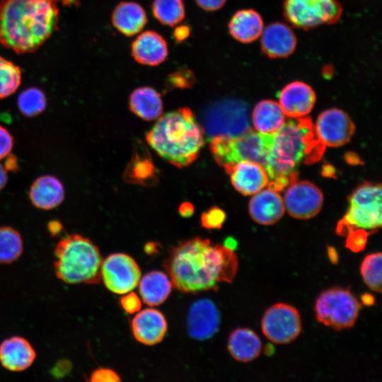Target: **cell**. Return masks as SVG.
I'll use <instances>...</instances> for the list:
<instances>
[{
  "instance_id": "6da1fadb",
  "label": "cell",
  "mask_w": 382,
  "mask_h": 382,
  "mask_svg": "<svg viewBox=\"0 0 382 382\" xmlns=\"http://www.w3.org/2000/svg\"><path fill=\"white\" fill-rule=\"evenodd\" d=\"M163 265L176 289L197 294L216 291L220 283L232 282L238 261L234 250L224 244L195 237L174 246Z\"/></svg>"
},
{
  "instance_id": "7a4b0ae2",
  "label": "cell",
  "mask_w": 382,
  "mask_h": 382,
  "mask_svg": "<svg viewBox=\"0 0 382 382\" xmlns=\"http://www.w3.org/2000/svg\"><path fill=\"white\" fill-rule=\"evenodd\" d=\"M58 23L57 0H0V43L18 54L37 50Z\"/></svg>"
},
{
  "instance_id": "3957f363",
  "label": "cell",
  "mask_w": 382,
  "mask_h": 382,
  "mask_svg": "<svg viewBox=\"0 0 382 382\" xmlns=\"http://www.w3.org/2000/svg\"><path fill=\"white\" fill-rule=\"evenodd\" d=\"M309 118H293L273 134L265 167L271 181L269 187L279 191L296 180V168L305 158L314 161L324 149Z\"/></svg>"
},
{
  "instance_id": "277c9868",
  "label": "cell",
  "mask_w": 382,
  "mask_h": 382,
  "mask_svg": "<svg viewBox=\"0 0 382 382\" xmlns=\"http://www.w3.org/2000/svg\"><path fill=\"white\" fill-rule=\"evenodd\" d=\"M146 138L161 157L178 168L194 162L204 143V129L188 108L163 115Z\"/></svg>"
},
{
  "instance_id": "5b68a950",
  "label": "cell",
  "mask_w": 382,
  "mask_h": 382,
  "mask_svg": "<svg viewBox=\"0 0 382 382\" xmlns=\"http://www.w3.org/2000/svg\"><path fill=\"white\" fill-rule=\"evenodd\" d=\"M54 272L67 284H98L103 262L100 250L90 239L74 233L62 238L54 248Z\"/></svg>"
},
{
  "instance_id": "8992f818",
  "label": "cell",
  "mask_w": 382,
  "mask_h": 382,
  "mask_svg": "<svg viewBox=\"0 0 382 382\" xmlns=\"http://www.w3.org/2000/svg\"><path fill=\"white\" fill-rule=\"evenodd\" d=\"M272 141L273 134L250 129L236 137H212L209 149L216 162L228 173L235 164L243 161L257 163L265 168Z\"/></svg>"
},
{
  "instance_id": "52a82bcc",
  "label": "cell",
  "mask_w": 382,
  "mask_h": 382,
  "mask_svg": "<svg viewBox=\"0 0 382 382\" xmlns=\"http://www.w3.org/2000/svg\"><path fill=\"white\" fill-rule=\"evenodd\" d=\"M349 207L338 222L336 232L346 237L353 232H363L368 236L381 226V187L380 184L365 183L359 186L349 197Z\"/></svg>"
},
{
  "instance_id": "ba28073f",
  "label": "cell",
  "mask_w": 382,
  "mask_h": 382,
  "mask_svg": "<svg viewBox=\"0 0 382 382\" xmlns=\"http://www.w3.org/2000/svg\"><path fill=\"white\" fill-rule=\"evenodd\" d=\"M361 305L348 289L332 288L322 292L315 305L318 322L340 330L355 324Z\"/></svg>"
},
{
  "instance_id": "9c48e42d",
  "label": "cell",
  "mask_w": 382,
  "mask_h": 382,
  "mask_svg": "<svg viewBox=\"0 0 382 382\" xmlns=\"http://www.w3.org/2000/svg\"><path fill=\"white\" fill-rule=\"evenodd\" d=\"M207 135L236 137L252 129L248 105L240 100L228 99L210 105L203 115Z\"/></svg>"
},
{
  "instance_id": "30bf717a",
  "label": "cell",
  "mask_w": 382,
  "mask_h": 382,
  "mask_svg": "<svg viewBox=\"0 0 382 382\" xmlns=\"http://www.w3.org/2000/svg\"><path fill=\"white\" fill-rule=\"evenodd\" d=\"M342 13V7L337 0H285L284 4L285 18L304 30L335 23Z\"/></svg>"
},
{
  "instance_id": "8fae6325",
  "label": "cell",
  "mask_w": 382,
  "mask_h": 382,
  "mask_svg": "<svg viewBox=\"0 0 382 382\" xmlns=\"http://www.w3.org/2000/svg\"><path fill=\"white\" fill-rule=\"evenodd\" d=\"M302 324L299 311L292 306L278 303L264 313L261 329L264 335L277 345H286L295 340L301 332Z\"/></svg>"
},
{
  "instance_id": "7c38bea8",
  "label": "cell",
  "mask_w": 382,
  "mask_h": 382,
  "mask_svg": "<svg viewBox=\"0 0 382 382\" xmlns=\"http://www.w3.org/2000/svg\"><path fill=\"white\" fill-rule=\"evenodd\" d=\"M100 274L109 291L125 294L137 287L141 273L137 262L131 256L119 253L108 255L102 262Z\"/></svg>"
},
{
  "instance_id": "4fadbf2b",
  "label": "cell",
  "mask_w": 382,
  "mask_h": 382,
  "mask_svg": "<svg viewBox=\"0 0 382 382\" xmlns=\"http://www.w3.org/2000/svg\"><path fill=\"white\" fill-rule=\"evenodd\" d=\"M283 201L290 216L308 219L320 212L323 197L321 191L313 183L294 180L286 189Z\"/></svg>"
},
{
  "instance_id": "5bb4252c",
  "label": "cell",
  "mask_w": 382,
  "mask_h": 382,
  "mask_svg": "<svg viewBox=\"0 0 382 382\" xmlns=\"http://www.w3.org/2000/svg\"><path fill=\"white\" fill-rule=\"evenodd\" d=\"M314 127L320 142L332 147L347 143L354 131V125L349 117L342 110L335 108L323 112Z\"/></svg>"
},
{
  "instance_id": "9a60e30c",
  "label": "cell",
  "mask_w": 382,
  "mask_h": 382,
  "mask_svg": "<svg viewBox=\"0 0 382 382\" xmlns=\"http://www.w3.org/2000/svg\"><path fill=\"white\" fill-rule=\"evenodd\" d=\"M220 324L219 312L210 300L203 299L195 301L187 316V330L190 336L197 340L213 337Z\"/></svg>"
},
{
  "instance_id": "2e32d148",
  "label": "cell",
  "mask_w": 382,
  "mask_h": 382,
  "mask_svg": "<svg viewBox=\"0 0 382 382\" xmlns=\"http://www.w3.org/2000/svg\"><path fill=\"white\" fill-rule=\"evenodd\" d=\"M131 55L140 64L158 66L163 63L168 55V43L156 31L145 30L132 42Z\"/></svg>"
},
{
  "instance_id": "e0dca14e",
  "label": "cell",
  "mask_w": 382,
  "mask_h": 382,
  "mask_svg": "<svg viewBox=\"0 0 382 382\" xmlns=\"http://www.w3.org/2000/svg\"><path fill=\"white\" fill-rule=\"evenodd\" d=\"M260 37L262 52L270 58L287 57L296 47L294 31L284 23L275 22L264 27Z\"/></svg>"
},
{
  "instance_id": "ac0fdd59",
  "label": "cell",
  "mask_w": 382,
  "mask_h": 382,
  "mask_svg": "<svg viewBox=\"0 0 382 382\" xmlns=\"http://www.w3.org/2000/svg\"><path fill=\"white\" fill-rule=\"evenodd\" d=\"M313 88L302 81H293L285 86L279 93V101L285 115L301 118L307 115L316 102Z\"/></svg>"
},
{
  "instance_id": "d6986e66",
  "label": "cell",
  "mask_w": 382,
  "mask_h": 382,
  "mask_svg": "<svg viewBox=\"0 0 382 382\" xmlns=\"http://www.w3.org/2000/svg\"><path fill=\"white\" fill-rule=\"evenodd\" d=\"M131 328L139 342L151 346L163 340L168 330V323L161 311L146 308L135 315Z\"/></svg>"
},
{
  "instance_id": "ffe728a7",
  "label": "cell",
  "mask_w": 382,
  "mask_h": 382,
  "mask_svg": "<svg viewBox=\"0 0 382 382\" xmlns=\"http://www.w3.org/2000/svg\"><path fill=\"white\" fill-rule=\"evenodd\" d=\"M228 174L235 189L244 195H255L270 183L265 168L253 161H243L237 163Z\"/></svg>"
},
{
  "instance_id": "44dd1931",
  "label": "cell",
  "mask_w": 382,
  "mask_h": 382,
  "mask_svg": "<svg viewBox=\"0 0 382 382\" xmlns=\"http://www.w3.org/2000/svg\"><path fill=\"white\" fill-rule=\"evenodd\" d=\"M285 211L284 201L274 189L268 187L255 193L249 204L252 219L262 225H272L278 221Z\"/></svg>"
},
{
  "instance_id": "7402d4cb",
  "label": "cell",
  "mask_w": 382,
  "mask_h": 382,
  "mask_svg": "<svg viewBox=\"0 0 382 382\" xmlns=\"http://www.w3.org/2000/svg\"><path fill=\"white\" fill-rule=\"evenodd\" d=\"M122 177L128 183L142 186H153L158 181L159 171L142 144H137Z\"/></svg>"
},
{
  "instance_id": "603a6c76",
  "label": "cell",
  "mask_w": 382,
  "mask_h": 382,
  "mask_svg": "<svg viewBox=\"0 0 382 382\" xmlns=\"http://www.w3.org/2000/svg\"><path fill=\"white\" fill-rule=\"evenodd\" d=\"M35 357V349L24 337L13 336L0 345V362L8 371H24L32 365Z\"/></svg>"
},
{
  "instance_id": "cb8c5ba5",
  "label": "cell",
  "mask_w": 382,
  "mask_h": 382,
  "mask_svg": "<svg viewBox=\"0 0 382 382\" xmlns=\"http://www.w3.org/2000/svg\"><path fill=\"white\" fill-rule=\"evenodd\" d=\"M148 18L143 6L136 1L120 2L111 15L115 28L127 37L139 33L146 25Z\"/></svg>"
},
{
  "instance_id": "d4e9b609",
  "label": "cell",
  "mask_w": 382,
  "mask_h": 382,
  "mask_svg": "<svg viewBox=\"0 0 382 382\" xmlns=\"http://www.w3.org/2000/svg\"><path fill=\"white\" fill-rule=\"evenodd\" d=\"M29 197L37 208L50 210L58 207L64 199V188L56 177L45 175L37 178L32 184Z\"/></svg>"
},
{
  "instance_id": "484cf974",
  "label": "cell",
  "mask_w": 382,
  "mask_h": 382,
  "mask_svg": "<svg viewBox=\"0 0 382 382\" xmlns=\"http://www.w3.org/2000/svg\"><path fill=\"white\" fill-rule=\"evenodd\" d=\"M228 31L231 37L242 43H250L258 39L264 29L261 16L253 9H241L231 18Z\"/></svg>"
},
{
  "instance_id": "4316f807",
  "label": "cell",
  "mask_w": 382,
  "mask_h": 382,
  "mask_svg": "<svg viewBox=\"0 0 382 382\" xmlns=\"http://www.w3.org/2000/svg\"><path fill=\"white\" fill-rule=\"evenodd\" d=\"M228 350L236 361L250 362L260 356L262 343L253 330L248 328H238L229 336Z\"/></svg>"
},
{
  "instance_id": "83f0119b",
  "label": "cell",
  "mask_w": 382,
  "mask_h": 382,
  "mask_svg": "<svg viewBox=\"0 0 382 382\" xmlns=\"http://www.w3.org/2000/svg\"><path fill=\"white\" fill-rule=\"evenodd\" d=\"M131 111L146 121L154 120L161 115V95L154 88L143 86L136 88L129 98Z\"/></svg>"
},
{
  "instance_id": "f1b7e54d",
  "label": "cell",
  "mask_w": 382,
  "mask_h": 382,
  "mask_svg": "<svg viewBox=\"0 0 382 382\" xmlns=\"http://www.w3.org/2000/svg\"><path fill=\"white\" fill-rule=\"evenodd\" d=\"M253 125L256 131L273 134L279 131L286 122L285 114L280 105L271 100H263L255 106L252 112Z\"/></svg>"
},
{
  "instance_id": "f546056e",
  "label": "cell",
  "mask_w": 382,
  "mask_h": 382,
  "mask_svg": "<svg viewBox=\"0 0 382 382\" xmlns=\"http://www.w3.org/2000/svg\"><path fill=\"white\" fill-rule=\"evenodd\" d=\"M139 283L143 302L151 306L163 303L170 294L173 286L169 277L161 271L146 273Z\"/></svg>"
},
{
  "instance_id": "4dcf8cb0",
  "label": "cell",
  "mask_w": 382,
  "mask_h": 382,
  "mask_svg": "<svg viewBox=\"0 0 382 382\" xmlns=\"http://www.w3.org/2000/svg\"><path fill=\"white\" fill-rule=\"evenodd\" d=\"M151 11L162 25L174 27L185 18L184 0H153Z\"/></svg>"
},
{
  "instance_id": "1f68e13d",
  "label": "cell",
  "mask_w": 382,
  "mask_h": 382,
  "mask_svg": "<svg viewBox=\"0 0 382 382\" xmlns=\"http://www.w3.org/2000/svg\"><path fill=\"white\" fill-rule=\"evenodd\" d=\"M23 250L21 234L10 226L0 228V263L10 264L16 260Z\"/></svg>"
},
{
  "instance_id": "d6a6232c",
  "label": "cell",
  "mask_w": 382,
  "mask_h": 382,
  "mask_svg": "<svg viewBox=\"0 0 382 382\" xmlns=\"http://www.w3.org/2000/svg\"><path fill=\"white\" fill-rule=\"evenodd\" d=\"M17 103L20 112L23 115L34 117L45 110L47 100L45 93L40 89L29 88L20 93Z\"/></svg>"
},
{
  "instance_id": "836d02e7",
  "label": "cell",
  "mask_w": 382,
  "mask_h": 382,
  "mask_svg": "<svg viewBox=\"0 0 382 382\" xmlns=\"http://www.w3.org/2000/svg\"><path fill=\"white\" fill-rule=\"evenodd\" d=\"M381 253L369 254L363 260L360 273L364 283L372 291L381 292Z\"/></svg>"
},
{
  "instance_id": "e575fe53",
  "label": "cell",
  "mask_w": 382,
  "mask_h": 382,
  "mask_svg": "<svg viewBox=\"0 0 382 382\" xmlns=\"http://www.w3.org/2000/svg\"><path fill=\"white\" fill-rule=\"evenodd\" d=\"M21 82V69L11 62L0 57V98L16 91Z\"/></svg>"
},
{
  "instance_id": "d590c367",
  "label": "cell",
  "mask_w": 382,
  "mask_h": 382,
  "mask_svg": "<svg viewBox=\"0 0 382 382\" xmlns=\"http://www.w3.org/2000/svg\"><path fill=\"white\" fill-rule=\"evenodd\" d=\"M196 83L193 71L188 67L181 66L169 74L166 80L165 91L174 89H189Z\"/></svg>"
},
{
  "instance_id": "8d00e7d4",
  "label": "cell",
  "mask_w": 382,
  "mask_h": 382,
  "mask_svg": "<svg viewBox=\"0 0 382 382\" xmlns=\"http://www.w3.org/2000/svg\"><path fill=\"white\" fill-rule=\"evenodd\" d=\"M226 219L225 212L218 207H212L201 215V225L206 229H219Z\"/></svg>"
},
{
  "instance_id": "74e56055",
  "label": "cell",
  "mask_w": 382,
  "mask_h": 382,
  "mask_svg": "<svg viewBox=\"0 0 382 382\" xmlns=\"http://www.w3.org/2000/svg\"><path fill=\"white\" fill-rule=\"evenodd\" d=\"M90 381L93 382H119L121 379L113 370L100 368L92 372Z\"/></svg>"
},
{
  "instance_id": "f35d334b",
  "label": "cell",
  "mask_w": 382,
  "mask_h": 382,
  "mask_svg": "<svg viewBox=\"0 0 382 382\" xmlns=\"http://www.w3.org/2000/svg\"><path fill=\"white\" fill-rule=\"evenodd\" d=\"M120 303L122 308L129 314H134L138 312L141 307V303L139 296L134 292H129V294L120 300Z\"/></svg>"
},
{
  "instance_id": "ab89813d",
  "label": "cell",
  "mask_w": 382,
  "mask_h": 382,
  "mask_svg": "<svg viewBox=\"0 0 382 382\" xmlns=\"http://www.w3.org/2000/svg\"><path fill=\"white\" fill-rule=\"evenodd\" d=\"M13 145L11 133L4 127L0 125V160L8 157Z\"/></svg>"
},
{
  "instance_id": "60d3db41",
  "label": "cell",
  "mask_w": 382,
  "mask_h": 382,
  "mask_svg": "<svg viewBox=\"0 0 382 382\" xmlns=\"http://www.w3.org/2000/svg\"><path fill=\"white\" fill-rule=\"evenodd\" d=\"M195 1L204 11H215L221 8L227 0H195Z\"/></svg>"
},
{
  "instance_id": "b9f144b4",
  "label": "cell",
  "mask_w": 382,
  "mask_h": 382,
  "mask_svg": "<svg viewBox=\"0 0 382 382\" xmlns=\"http://www.w3.org/2000/svg\"><path fill=\"white\" fill-rule=\"evenodd\" d=\"M190 27L187 24L177 25L173 33V36L176 42H183L190 35Z\"/></svg>"
},
{
  "instance_id": "7bdbcfd3",
  "label": "cell",
  "mask_w": 382,
  "mask_h": 382,
  "mask_svg": "<svg viewBox=\"0 0 382 382\" xmlns=\"http://www.w3.org/2000/svg\"><path fill=\"white\" fill-rule=\"evenodd\" d=\"M195 209L194 206L188 202H183L178 209L179 214L183 217H190L194 213Z\"/></svg>"
},
{
  "instance_id": "ee69618b",
  "label": "cell",
  "mask_w": 382,
  "mask_h": 382,
  "mask_svg": "<svg viewBox=\"0 0 382 382\" xmlns=\"http://www.w3.org/2000/svg\"><path fill=\"white\" fill-rule=\"evenodd\" d=\"M8 180L6 170L4 166L0 163V190H1L6 185Z\"/></svg>"
},
{
  "instance_id": "f6af8a7d",
  "label": "cell",
  "mask_w": 382,
  "mask_h": 382,
  "mask_svg": "<svg viewBox=\"0 0 382 382\" xmlns=\"http://www.w3.org/2000/svg\"><path fill=\"white\" fill-rule=\"evenodd\" d=\"M49 229L52 234H56L61 230V224L59 222L52 221L49 224Z\"/></svg>"
},
{
  "instance_id": "bcb514c9",
  "label": "cell",
  "mask_w": 382,
  "mask_h": 382,
  "mask_svg": "<svg viewBox=\"0 0 382 382\" xmlns=\"http://www.w3.org/2000/svg\"><path fill=\"white\" fill-rule=\"evenodd\" d=\"M362 301L366 305H372L374 303V298L369 294H365L361 298Z\"/></svg>"
},
{
  "instance_id": "7dc6e473",
  "label": "cell",
  "mask_w": 382,
  "mask_h": 382,
  "mask_svg": "<svg viewBox=\"0 0 382 382\" xmlns=\"http://www.w3.org/2000/svg\"><path fill=\"white\" fill-rule=\"evenodd\" d=\"M227 248L232 249L234 250L236 246V242L235 240L232 239L231 240V238H228L224 244Z\"/></svg>"
}]
</instances>
